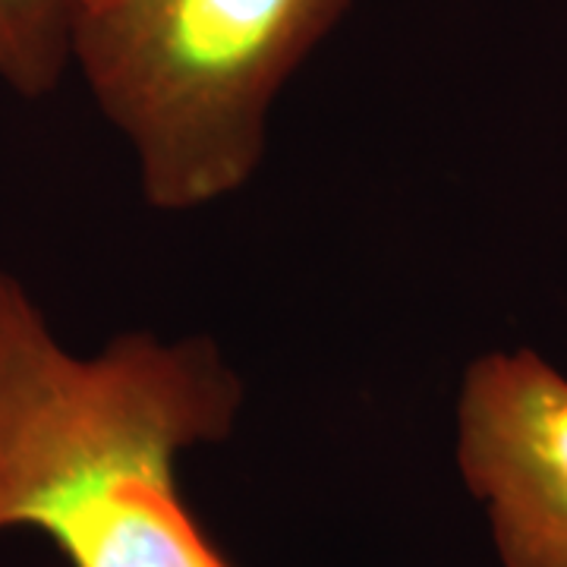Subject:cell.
Listing matches in <instances>:
<instances>
[{"label": "cell", "instance_id": "obj_1", "mask_svg": "<svg viewBox=\"0 0 567 567\" xmlns=\"http://www.w3.org/2000/svg\"><path fill=\"white\" fill-rule=\"evenodd\" d=\"M244 398L199 334L70 353L0 268V533L39 529L70 567H234L183 502L177 461L230 439Z\"/></svg>", "mask_w": 567, "mask_h": 567}, {"label": "cell", "instance_id": "obj_2", "mask_svg": "<svg viewBox=\"0 0 567 567\" xmlns=\"http://www.w3.org/2000/svg\"><path fill=\"white\" fill-rule=\"evenodd\" d=\"M350 0H114L82 13L73 61L130 142L145 203L193 212L262 162L268 111Z\"/></svg>", "mask_w": 567, "mask_h": 567}, {"label": "cell", "instance_id": "obj_3", "mask_svg": "<svg viewBox=\"0 0 567 567\" xmlns=\"http://www.w3.org/2000/svg\"><path fill=\"white\" fill-rule=\"evenodd\" d=\"M457 466L502 567H567V379L533 350L466 365Z\"/></svg>", "mask_w": 567, "mask_h": 567}, {"label": "cell", "instance_id": "obj_4", "mask_svg": "<svg viewBox=\"0 0 567 567\" xmlns=\"http://www.w3.org/2000/svg\"><path fill=\"white\" fill-rule=\"evenodd\" d=\"M82 0H0V82L22 99H41L58 89Z\"/></svg>", "mask_w": 567, "mask_h": 567}, {"label": "cell", "instance_id": "obj_5", "mask_svg": "<svg viewBox=\"0 0 567 567\" xmlns=\"http://www.w3.org/2000/svg\"><path fill=\"white\" fill-rule=\"evenodd\" d=\"M107 3H114V0H82V13H89V10H102Z\"/></svg>", "mask_w": 567, "mask_h": 567}]
</instances>
